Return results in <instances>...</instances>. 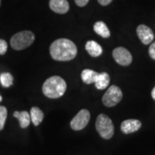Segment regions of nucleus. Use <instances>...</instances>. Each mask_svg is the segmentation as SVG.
I'll return each mask as SVG.
<instances>
[{
  "label": "nucleus",
  "mask_w": 155,
  "mask_h": 155,
  "mask_svg": "<svg viewBox=\"0 0 155 155\" xmlns=\"http://www.w3.org/2000/svg\"><path fill=\"white\" fill-rule=\"evenodd\" d=\"M8 49V44L5 40L0 39V55H4L5 54Z\"/></svg>",
  "instance_id": "19"
},
{
  "label": "nucleus",
  "mask_w": 155,
  "mask_h": 155,
  "mask_svg": "<svg viewBox=\"0 0 155 155\" xmlns=\"http://www.w3.org/2000/svg\"><path fill=\"white\" fill-rule=\"evenodd\" d=\"M122 99V91L116 85H112L107 90L103 97V104L106 107H114Z\"/></svg>",
  "instance_id": "5"
},
{
  "label": "nucleus",
  "mask_w": 155,
  "mask_h": 155,
  "mask_svg": "<svg viewBox=\"0 0 155 155\" xmlns=\"http://www.w3.org/2000/svg\"><path fill=\"white\" fill-rule=\"evenodd\" d=\"M0 82L4 87H10L13 84V76L10 72H3L0 75Z\"/></svg>",
  "instance_id": "17"
},
{
  "label": "nucleus",
  "mask_w": 155,
  "mask_h": 155,
  "mask_svg": "<svg viewBox=\"0 0 155 155\" xmlns=\"http://www.w3.org/2000/svg\"><path fill=\"white\" fill-rule=\"evenodd\" d=\"M97 1H98V3H99L100 5L103 6L109 5L112 2V0H97Z\"/></svg>",
  "instance_id": "22"
},
{
  "label": "nucleus",
  "mask_w": 155,
  "mask_h": 155,
  "mask_svg": "<svg viewBox=\"0 0 155 155\" xmlns=\"http://www.w3.org/2000/svg\"><path fill=\"white\" fill-rule=\"evenodd\" d=\"M96 128L102 138L109 140L114 135L115 128L111 119L104 114H100L96 121Z\"/></svg>",
  "instance_id": "4"
},
{
  "label": "nucleus",
  "mask_w": 155,
  "mask_h": 155,
  "mask_svg": "<svg viewBox=\"0 0 155 155\" xmlns=\"http://www.w3.org/2000/svg\"><path fill=\"white\" fill-rule=\"evenodd\" d=\"M50 9L58 14H66L70 9V5L67 0H50Z\"/></svg>",
  "instance_id": "10"
},
{
  "label": "nucleus",
  "mask_w": 155,
  "mask_h": 155,
  "mask_svg": "<svg viewBox=\"0 0 155 155\" xmlns=\"http://www.w3.org/2000/svg\"><path fill=\"white\" fill-rule=\"evenodd\" d=\"M13 116L19 120V124L22 128H26L30 124V114L27 111H15Z\"/></svg>",
  "instance_id": "12"
},
{
  "label": "nucleus",
  "mask_w": 155,
  "mask_h": 155,
  "mask_svg": "<svg viewBox=\"0 0 155 155\" xmlns=\"http://www.w3.org/2000/svg\"><path fill=\"white\" fill-rule=\"evenodd\" d=\"M67 91V83L65 79L59 76L48 78L42 85V92L48 98H59Z\"/></svg>",
  "instance_id": "2"
},
{
  "label": "nucleus",
  "mask_w": 155,
  "mask_h": 155,
  "mask_svg": "<svg viewBox=\"0 0 155 155\" xmlns=\"http://www.w3.org/2000/svg\"><path fill=\"white\" fill-rule=\"evenodd\" d=\"M94 31L103 38H108L110 36V31L104 22H97L94 24Z\"/></svg>",
  "instance_id": "15"
},
{
  "label": "nucleus",
  "mask_w": 155,
  "mask_h": 155,
  "mask_svg": "<svg viewBox=\"0 0 155 155\" xmlns=\"http://www.w3.org/2000/svg\"><path fill=\"white\" fill-rule=\"evenodd\" d=\"M8 111L5 106H0V130H2L5 124Z\"/></svg>",
  "instance_id": "18"
},
{
  "label": "nucleus",
  "mask_w": 155,
  "mask_h": 155,
  "mask_svg": "<svg viewBox=\"0 0 155 155\" xmlns=\"http://www.w3.org/2000/svg\"><path fill=\"white\" fill-rule=\"evenodd\" d=\"M110 75L107 72H101L98 73V76L95 81L96 88L98 90H104L107 88V86L110 84Z\"/></svg>",
  "instance_id": "13"
},
{
  "label": "nucleus",
  "mask_w": 155,
  "mask_h": 155,
  "mask_svg": "<svg viewBox=\"0 0 155 155\" xmlns=\"http://www.w3.org/2000/svg\"><path fill=\"white\" fill-rule=\"evenodd\" d=\"M50 55L58 61H69L74 59L78 53L77 46L71 40L58 39L50 46Z\"/></svg>",
  "instance_id": "1"
},
{
  "label": "nucleus",
  "mask_w": 155,
  "mask_h": 155,
  "mask_svg": "<svg viewBox=\"0 0 155 155\" xmlns=\"http://www.w3.org/2000/svg\"><path fill=\"white\" fill-rule=\"evenodd\" d=\"M112 56L116 63H118L119 65L123 66V67L129 66L133 61V57H132V54H130V52L122 47L116 48L113 50Z\"/></svg>",
  "instance_id": "7"
},
{
  "label": "nucleus",
  "mask_w": 155,
  "mask_h": 155,
  "mask_svg": "<svg viewBox=\"0 0 155 155\" xmlns=\"http://www.w3.org/2000/svg\"><path fill=\"white\" fill-rule=\"evenodd\" d=\"M152 97L155 100V87L153 89V91H152Z\"/></svg>",
  "instance_id": "23"
},
{
  "label": "nucleus",
  "mask_w": 155,
  "mask_h": 155,
  "mask_svg": "<svg viewBox=\"0 0 155 155\" xmlns=\"http://www.w3.org/2000/svg\"><path fill=\"white\" fill-rule=\"evenodd\" d=\"M141 127V122L136 119H127L122 122L121 130L123 134H132L138 131Z\"/></svg>",
  "instance_id": "9"
},
{
  "label": "nucleus",
  "mask_w": 155,
  "mask_h": 155,
  "mask_svg": "<svg viewBox=\"0 0 155 155\" xmlns=\"http://www.w3.org/2000/svg\"><path fill=\"white\" fill-rule=\"evenodd\" d=\"M2 101V97H1V95H0V102Z\"/></svg>",
  "instance_id": "24"
},
{
  "label": "nucleus",
  "mask_w": 155,
  "mask_h": 155,
  "mask_svg": "<svg viewBox=\"0 0 155 155\" xmlns=\"http://www.w3.org/2000/svg\"><path fill=\"white\" fill-rule=\"evenodd\" d=\"M136 33L140 41L145 45L152 43V41L154 39V34L153 32V30L148 26L144 25V24L139 25L136 29Z\"/></svg>",
  "instance_id": "8"
},
{
  "label": "nucleus",
  "mask_w": 155,
  "mask_h": 155,
  "mask_svg": "<svg viewBox=\"0 0 155 155\" xmlns=\"http://www.w3.org/2000/svg\"><path fill=\"white\" fill-rule=\"evenodd\" d=\"M89 0H75V3L79 7H84L88 4Z\"/></svg>",
  "instance_id": "21"
},
{
  "label": "nucleus",
  "mask_w": 155,
  "mask_h": 155,
  "mask_svg": "<svg viewBox=\"0 0 155 155\" xmlns=\"http://www.w3.org/2000/svg\"><path fill=\"white\" fill-rule=\"evenodd\" d=\"M85 49L91 57H99L103 54V48L95 41H89L85 44Z\"/></svg>",
  "instance_id": "11"
},
{
  "label": "nucleus",
  "mask_w": 155,
  "mask_h": 155,
  "mask_svg": "<svg viewBox=\"0 0 155 155\" xmlns=\"http://www.w3.org/2000/svg\"><path fill=\"white\" fill-rule=\"evenodd\" d=\"M0 6H1V0H0Z\"/></svg>",
  "instance_id": "25"
},
{
  "label": "nucleus",
  "mask_w": 155,
  "mask_h": 155,
  "mask_svg": "<svg viewBox=\"0 0 155 155\" xmlns=\"http://www.w3.org/2000/svg\"><path fill=\"white\" fill-rule=\"evenodd\" d=\"M148 53H149L150 57H151L153 60H154L155 61V41L150 45L149 49H148Z\"/></svg>",
  "instance_id": "20"
},
{
  "label": "nucleus",
  "mask_w": 155,
  "mask_h": 155,
  "mask_svg": "<svg viewBox=\"0 0 155 155\" xmlns=\"http://www.w3.org/2000/svg\"><path fill=\"white\" fill-rule=\"evenodd\" d=\"M35 35L29 30L20 31L14 35L11 39V46L15 50H23L33 44Z\"/></svg>",
  "instance_id": "3"
},
{
  "label": "nucleus",
  "mask_w": 155,
  "mask_h": 155,
  "mask_svg": "<svg viewBox=\"0 0 155 155\" xmlns=\"http://www.w3.org/2000/svg\"><path fill=\"white\" fill-rule=\"evenodd\" d=\"M44 118V114L38 107H33L30 110V119L35 126H38L41 124Z\"/></svg>",
  "instance_id": "16"
},
{
  "label": "nucleus",
  "mask_w": 155,
  "mask_h": 155,
  "mask_svg": "<svg viewBox=\"0 0 155 155\" xmlns=\"http://www.w3.org/2000/svg\"><path fill=\"white\" fill-rule=\"evenodd\" d=\"M97 76H98V72H95L91 69H84L81 72V78L84 83L87 84L95 83Z\"/></svg>",
  "instance_id": "14"
},
{
  "label": "nucleus",
  "mask_w": 155,
  "mask_h": 155,
  "mask_svg": "<svg viewBox=\"0 0 155 155\" xmlns=\"http://www.w3.org/2000/svg\"><path fill=\"white\" fill-rule=\"evenodd\" d=\"M91 118V114L87 110L83 109L78 113L76 116L72 118L71 121L70 126L72 127V129L75 131H79L82 130L83 128L87 126Z\"/></svg>",
  "instance_id": "6"
}]
</instances>
